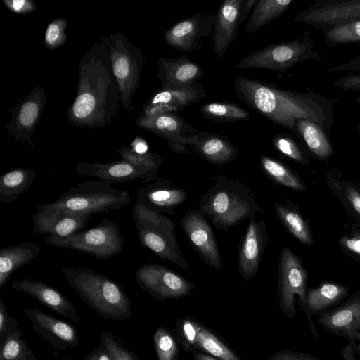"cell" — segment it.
Returning <instances> with one entry per match:
<instances>
[{
    "label": "cell",
    "instance_id": "cell-54",
    "mask_svg": "<svg viewBox=\"0 0 360 360\" xmlns=\"http://www.w3.org/2000/svg\"><path fill=\"white\" fill-rule=\"evenodd\" d=\"M257 1V0H242L240 8V25L249 18Z\"/></svg>",
    "mask_w": 360,
    "mask_h": 360
},
{
    "label": "cell",
    "instance_id": "cell-26",
    "mask_svg": "<svg viewBox=\"0 0 360 360\" xmlns=\"http://www.w3.org/2000/svg\"><path fill=\"white\" fill-rule=\"evenodd\" d=\"M41 248L32 242L5 246L0 250V289L17 269L30 264L39 255Z\"/></svg>",
    "mask_w": 360,
    "mask_h": 360
},
{
    "label": "cell",
    "instance_id": "cell-37",
    "mask_svg": "<svg viewBox=\"0 0 360 360\" xmlns=\"http://www.w3.org/2000/svg\"><path fill=\"white\" fill-rule=\"evenodd\" d=\"M321 32L326 48L360 43V20L340 24Z\"/></svg>",
    "mask_w": 360,
    "mask_h": 360
},
{
    "label": "cell",
    "instance_id": "cell-11",
    "mask_svg": "<svg viewBox=\"0 0 360 360\" xmlns=\"http://www.w3.org/2000/svg\"><path fill=\"white\" fill-rule=\"evenodd\" d=\"M135 278L142 290L158 300L179 299L190 295L195 283L162 265L146 263L135 272Z\"/></svg>",
    "mask_w": 360,
    "mask_h": 360
},
{
    "label": "cell",
    "instance_id": "cell-40",
    "mask_svg": "<svg viewBox=\"0 0 360 360\" xmlns=\"http://www.w3.org/2000/svg\"><path fill=\"white\" fill-rule=\"evenodd\" d=\"M22 336L20 329L0 344V360H39Z\"/></svg>",
    "mask_w": 360,
    "mask_h": 360
},
{
    "label": "cell",
    "instance_id": "cell-56",
    "mask_svg": "<svg viewBox=\"0 0 360 360\" xmlns=\"http://www.w3.org/2000/svg\"><path fill=\"white\" fill-rule=\"evenodd\" d=\"M194 360H219L215 357H213L210 355H207L205 354H202L200 352H195L193 355Z\"/></svg>",
    "mask_w": 360,
    "mask_h": 360
},
{
    "label": "cell",
    "instance_id": "cell-13",
    "mask_svg": "<svg viewBox=\"0 0 360 360\" xmlns=\"http://www.w3.org/2000/svg\"><path fill=\"white\" fill-rule=\"evenodd\" d=\"M181 226L193 250L209 266L221 269V258L212 228L200 211L189 210L181 217Z\"/></svg>",
    "mask_w": 360,
    "mask_h": 360
},
{
    "label": "cell",
    "instance_id": "cell-51",
    "mask_svg": "<svg viewBox=\"0 0 360 360\" xmlns=\"http://www.w3.org/2000/svg\"><path fill=\"white\" fill-rule=\"evenodd\" d=\"M271 360H318L304 354L283 350L274 353Z\"/></svg>",
    "mask_w": 360,
    "mask_h": 360
},
{
    "label": "cell",
    "instance_id": "cell-41",
    "mask_svg": "<svg viewBox=\"0 0 360 360\" xmlns=\"http://www.w3.org/2000/svg\"><path fill=\"white\" fill-rule=\"evenodd\" d=\"M203 327L200 323L186 316L176 320L173 334L178 345L190 352L195 348L197 338Z\"/></svg>",
    "mask_w": 360,
    "mask_h": 360
},
{
    "label": "cell",
    "instance_id": "cell-24",
    "mask_svg": "<svg viewBox=\"0 0 360 360\" xmlns=\"http://www.w3.org/2000/svg\"><path fill=\"white\" fill-rule=\"evenodd\" d=\"M158 66L157 76L163 88L191 85L205 75L202 68L187 56L160 58Z\"/></svg>",
    "mask_w": 360,
    "mask_h": 360
},
{
    "label": "cell",
    "instance_id": "cell-60",
    "mask_svg": "<svg viewBox=\"0 0 360 360\" xmlns=\"http://www.w3.org/2000/svg\"><path fill=\"white\" fill-rule=\"evenodd\" d=\"M358 349L360 351V345L358 346Z\"/></svg>",
    "mask_w": 360,
    "mask_h": 360
},
{
    "label": "cell",
    "instance_id": "cell-2",
    "mask_svg": "<svg viewBox=\"0 0 360 360\" xmlns=\"http://www.w3.org/2000/svg\"><path fill=\"white\" fill-rule=\"evenodd\" d=\"M238 98L271 122L295 134V124L304 119L319 125L329 137L334 120L333 103L320 94L300 92L244 77H236Z\"/></svg>",
    "mask_w": 360,
    "mask_h": 360
},
{
    "label": "cell",
    "instance_id": "cell-8",
    "mask_svg": "<svg viewBox=\"0 0 360 360\" xmlns=\"http://www.w3.org/2000/svg\"><path fill=\"white\" fill-rule=\"evenodd\" d=\"M47 244L91 255L107 260L123 251L124 238L115 221L103 219L98 225L66 237L48 236Z\"/></svg>",
    "mask_w": 360,
    "mask_h": 360
},
{
    "label": "cell",
    "instance_id": "cell-10",
    "mask_svg": "<svg viewBox=\"0 0 360 360\" xmlns=\"http://www.w3.org/2000/svg\"><path fill=\"white\" fill-rule=\"evenodd\" d=\"M308 274L298 255L288 248L281 252L278 266V295L281 311L288 318L296 315L295 296L307 303Z\"/></svg>",
    "mask_w": 360,
    "mask_h": 360
},
{
    "label": "cell",
    "instance_id": "cell-34",
    "mask_svg": "<svg viewBox=\"0 0 360 360\" xmlns=\"http://www.w3.org/2000/svg\"><path fill=\"white\" fill-rule=\"evenodd\" d=\"M293 3V0H257L245 27L253 34L282 15Z\"/></svg>",
    "mask_w": 360,
    "mask_h": 360
},
{
    "label": "cell",
    "instance_id": "cell-4",
    "mask_svg": "<svg viewBox=\"0 0 360 360\" xmlns=\"http://www.w3.org/2000/svg\"><path fill=\"white\" fill-rule=\"evenodd\" d=\"M61 271L68 285L101 316L115 321L131 318L130 299L118 283L86 267H63Z\"/></svg>",
    "mask_w": 360,
    "mask_h": 360
},
{
    "label": "cell",
    "instance_id": "cell-35",
    "mask_svg": "<svg viewBox=\"0 0 360 360\" xmlns=\"http://www.w3.org/2000/svg\"><path fill=\"white\" fill-rule=\"evenodd\" d=\"M347 293V288L339 283L324 281L307 292L306 307L319 311L338 302Z\"/></svg>",
    "mask_w": 360,
    "mask_h": 360
},
{
    "label": "cell",
    "instance_id": "cell-28",
    "mask_svg": "<svg viewBox=\"0 0 360 360\" xmlns=\"http://www.w3.org/2000/svg\"><path fill=\"white\" fill-rule=\"evenodd\" d=\"M319 322L328 330L349 338L356 337L360 330V300L324 314Z\"/></svg>",
    "mask_w": 360,
    "mask_h": 360
},
{
    "label": "cell",
    "instance_id": "cell-36",
    "mask_svg": "<svg viewBox=\"0 0 360 360\" xmlns=\"http://www.w3.org/2000/svg\"><path fill=\"white\" fill-rule=\"evenodd\" d=\"M202 115L207 119L218 122L248 120L250 114L238 105L226 102H212L200 108Z\"/></svg>",
    "mask_w": 360,
    "mask_h": 360
},
{
    "label": "cell",
    "instance_id": "cell-52",
    "mask_svg": "<svg viewBox=\"0 0 360 360\" xmlns=\"http://www.w3.org/2000/svg\"><path fill=\"white\" fill-rule=\"evenodd\" d=\"M328 71L330 73L344 71H352L360 73V56L344 63L331 67L328 69Z\"/></svg>",
    "mask_w": 360,
    "mask_h": 360
},
{
    "label": "cell",
    "instance_id": "cell-21",
    "mask_svg": "<svg viewBox=\"0 0 360 360\" xmlns=\"http://www.w3.org/2000/svg\"><path fill=\"white\" fill-rule=\"evenodd\" d=\"M11 287L33 297L55 313L79 324V317L75 305L58 289L32 278L14 280Z\"/></svg>",
    "mask_w": 360,
    "mask_h": 360
},
{
    "label": "cell",
    "instance_id": "cell-22",
    "mask_svg": "<svg viewBox=\"0 0 360 360\" xmlns=\"http://www.w3.org/2000/svg\"><path fill=\"white\" fill-rule=\"evenodd\" d=\"M136 193V202L150 210L169 215H172L175 209L184 204L188 197L184 189L172 186L168 180L162 178L146 184Z\"/></svg>",
    "mask_w": 360,
    "mask_h": 360
},
{
    "label": "cell",
    "instance_id": "cell-50",
    "mask_svg": "<svg viewBox=\"0 0 360 360\" xmlns=\"http://www.w3.org/2000/svg\"><path fill=\"white\" fill-rule=\"evenodd\" d=\"M4 4L11 11L25 14L34 11L36 8L35 2L30 0H4Z\"/></svg>",
    "mask_w": 360,
    "mask_h": 360
},
{
    "label": "cell",
    "instance_id": "cell-27",
    "mask_svg": "<svg viewBox=\"0 0 360 360\" xmlns=\"http://www.w3.org/2000/svg\"><path fill=\"white\" fill-rule=\"evenodd\" d=\"M295 135L314 158L326 160L333 155L334 150L329 137L314 122L298 120L295 124Z\"/></svg>",
    "mask_w": 360,
    "mask_h": 360
},
{
    "label": "cell",
    "instance_id": "cell-59",
    "mask_svg": "<svg viewBox=\"0 0 360 360\" xmlns=\"http://www.w3.org/2000/svg\"><path fill=\"white\" fill-rule=\"evenodd\" d=\"M60 360H72V359H60Z\"/></svg>",
    "mask_w": 360,
    "mask_h": 360
},
{
    "label": "cell",
    "instance_id": "cell-43",
    "mask_svg": "<svg viewBox=\"0 0 360 360\" xmlns=\"http://www.w3.org/2000/svg\"><path fill=\"white\" fill-rule=\"evenodd\" d=\"M116 152L120 155L121 160L147 167L156 172L162 161L161 157L155 153L148 152L145 154H139L134 152L130 146L116 148Z\"/></svg>",
    "mask_w": 360,
    "mask_h": 360
},
{
    "label": "cell",
    "instance_id": "cell-58",
    "mask_svg": "<svg viewBox=\"0 0 360 360\" xmlns=\"http://www.w3.org/2000/svg\"><path fill=\"white\" fill-rule=\"evenodd\" d=\"M355 338H356L357 339H360V331H359Z\"/></svg>",
    "mask_w": 360,
    "mask_h": 360
},
{
    "label": "cell",
    "instance_id": "cell-44",
    "mask_svg": "<svg viewBox=\"0 0 360 360\" xmlns=\"http://www.w3.org/2000/svg\"><path fill=\"white\" fill-rule=\"evenodd\" d=\"M101 342L106 347L113 360H141L136 353L127 348L122 340L112 333L103 332Z\"/></svg>",
    "mask_w": 360,
    "mask_h": 360
},
{
    "label": "cell",
    "instance_id": "cell-31",
    "mask_svg": "<svg viewBox=\"0 0 360 360\" xmlns=\"http://www.w3.org/2000/svg\"><path fill=\"white\" fill-rule=\"evenodd\" d=\"M326 182L346 212L360 224V188L342 179L333 170L326 173Z\"/></svg>",
    "mask_w": 360,
    "mask_h": 360
},
{
    "label": "cell",
    "instance_id": "cell-20",
    "mask_svg": "<svg viewBox=\"0 0 360 360\" xmlns=\"http://www.w3.org/2000/svg\"><path fill=\"white\" fill-rule=\"evenodd\" d=\"M23 311L34 331L55 349L63 352L79 345L77 331L71 323L51 316L37 308H25Z\"/></svg>",
    "mask_w": 360,
    "mask_h": 360
},
{
    "label": "cell",
    "instance_id": "cell-30",
    "mask_svg": "<svg viewBox=\"0 0 360 360\" xmlns=\"http://www.w3.org/2000/svg\"><path fill=\"white\" fill-rule=\"evenodd\" d=\"M207 96V93L200 83L191 85L162 88L156 91L146 103L153 105L165 103L184 109L192 103H198Z\"/></svg>",
    "mask_w": 360,
    "mask_h": 360
},
{
    "label": "cell",
    "instance_id": "cell-1",
    "mask_svg": "<svg viewBox=\"0 0 360 360\" xmlns=\"http://www.w3.org/2000/svg\"><path fill=\"white\" fill-rule=\"evenodd\" d=\"M109 44V37L94 43L79 63L76 96L67 109L68 120L76 127H103L119 115L121 98L112 69Z\"/></svg>",
    "mask_w": 360,
    "mask_h": 360
},
{
    "label": "cell",
    "instance_id": "cell-53",
    "mask_svg": "<svg viewBox=\"0 0 360 360\" xmlns=\"http://www.w3.org/2000/svg\"><path fill=\"white\" fill-rule=\"evenodd\" d=\"M82 360H113L106 347L100 342L99 346L84 356Z\"/></svg>",
    "mask_w": 360,
    "mask_h": 360
},
{
    "label": "cell",
    "instance_id": "cell-6",
    "mask_svg": "<svg viewBox=\"0 0 360 360\" xmlns=\"http://www.w3.org/2000/svg\"><path fill=\"white\" fill-rule=\"evenodd\" d=\"M109 181L89 180L62 192L51 203L70 212L88 215L117 210L131 202L129 193Z\"/></svg>",
    "mask_w": 360,
    "mask_h": 360
},
{
    "label": "cell",
    "instance_id": "cell-39",
    "mask_svg": "<svg viewBox=\"0 0 360 360\" xmlns=\"http://www.w3.org/2000/svg\"><path fill=\"white\" fill-rule=\"evenodd\" d=\"M195 348L219 360H242L212 330L205 326L197 338Z\"/></svg>",
    "mask_w": 360,
    "mask_h": 360
},
{
    "label": "cell",
    "instance_id": "cell-49",
    "mask_svg": "<svg viewBox=\"0 0 360 360\" xmlns=\"http://www.w3.org/2000/svg\"><path fill=\"white\" fill-rule=\"evenodd\" d=\"M182 109L169 104L158 103V104H146L143 105V111L140 114L141 116L153 117L165 113L175 112L181 110Z\"/></svg>",
    "mask_w": 360,
    "mask_h": 360
},
{
    "label": "cell",
    "instance_id": "cell-17",
    "mask_svg": "<svg viewBox=\"0 0 360 360\" xmlns=\"http://www.w3.org/2000/svg\"><path fill=\"white\" fill-rule=\"evenodd\" d=\"M44 90L39 86L31 90L29 94L11 110L12 117L7 126L8 133L16 140L35 148L31 136L40 119L45 106Z\"/></svg>",
    "mask_w": 360,
    "mask_h": 360
},
{
    "label": "cell",
    "instance_id": "cell-23",
    "mask_svg": "<svg viewBox=\"0 0 360 360\" xmlns=\"http://www.w3.org/2000/svg\"><path fill=\"white\" fill-rule=\"evenodd\" d=\"M188 146L206 161L214 165L229 163L238 155V148L227 136L207 131L191 134Z\"/></svg>",
    "mask_w": 360,
    "mask_h": 360
},
{
    "label": "cell",
    "instance_id": "cell-46",
    "mask_svg": "<svg viewBox=\"0 0 360 360\" xmlns=\"http://www.w3.org/2000/svg\"><path fill=\"white\" fill-rule=\"evenodd\" d=\"M68 22L63 18H56L47 26L44 34L45 45L50 49L62 46L67 40L65 30Z\"/></svg>",
    "mask_w": 360,
    "mask_h": 360
},
{
    "label": "cell",
    "instance_id": "cell-16",
    "mask_svg": "<svg viewBox=\"0 0 360 360\" xmlns=\"http://www.w3.org/2000/svg\"><path fill=\"white\" fill-rule=\"evenodd\" d=\"M136 122L139 127L165 139L171 150L179 154H190L188 138L198 131L176 112L153 117L140 115Z\"/></svg>",
    "mask_w": 360,
    "mask_h": 360
},
{
    "label": "cell",
    "instance_id": "cell-61",
    "mask_svg": "<svg viewBox=\"0 0 360 360\" xmlns=\"http://www.w3.org/2000/svg\"><path fill=\"white\" fill-rule=\"evenodd\" d=\"M174 360H179V359H174Z\"/></svg>",
    "mask_w": 360,
    "mask_h": 360
},
{
    "label": "cell",
    "instance_id": "cell-5",
    "mask_svg": "<svg viewBox=\"0 0 360 360\" xmlns=\"http://www.w3.org/2000/svg\"><path fill=\"white\" fill-rule=\"evenodd\" d=\"M132 217L142 247L150 250L161 259L188 270V264L181 251L174 232V224L169 218L137 202L132 207Z\"/></svg>",
    "mask_w": 360,
    "mask_h": 360
},
{
    "label": "cell",
    "instance_id": "cell-57",
    "mask_svg": "<svg viewBox=\"0 0 360 360\" xmlns=\"http://www.w3.org/2000/svg\"><path fill=\"white\" fill-rule=\"evenodd\" d=\"M357 130H358V131H359V133L360 134V122L357 125Z\"/></svg>",
    "mask_w": 360,
    "mask_h": 360
},
{
    "label": "cell",
    "instance_id": "cell-48",
    "mask_svg": "<svg viewBox=\"0 0 360 360\" xmlns=\"http://www.w3.org/2000/svg\"><path fill=\"white\" fill-rule=\"evenodd\" d=\"M334 86L347 91H355L360 94V73H355L338 78L334 82ZM360 103V96L356 98Z\"/></svg>",
    "mask_w": 360,
    "mask_h": 360
},
{
    "label": "cell",
    "instance_id": "cell-3",
    "mask_svg": "<svg viewBox=\"0 0 360 360\" xmlns=\"http://www.w3.org/2000/svg\"><path fill=\"white\" fill-rule=\"evenodd\" d=\"M198 207L218 230L229 229L263 212L249 187L223 174L214 176L213 186L200 196Z\"/></svg>",
    "mask_w": 360,
    "mask_h": 360
},
{
    "label": "cell",
    "instance_id": "cell-7",
    "mask_svg": "<svg viewBox=\"0 0 360 360\" xmlns=\"http://www.w3.org/2000/svg\"><path fill=\"white\" fill-rule=\"evenodd\" d=\"M314 48L310 32L306 31L300 39L283 41L252 51L241 59L236 68L285 72L309 60H321L322 58Z\"/></svg>",
    "mask_w": 360,
    "mask_h": 360
},
{
    "label": "cell",
    "instance_id": "cell-14",
    "mask_svg": "<svg viewBox=\"0 0 360 360\" xmlns=\"http://www.w3.org/2000/svg\"><path fill=\"white\" fill-rule=\"evenodd\" d=\"M216 15L195 13L179 20L164 34L165 41L172 48L184 52L200 49L202 41L213 32Z\"/></svg>",
    "mask_w": 360,
    "mask_h": 360
},
{
    "label": "cell",
    "instance_id": "cell-38",
    "mask_svg": "<svg viewBox=\"0 0 360 360\" xmlns=\"http://www.w3.org/2000/svg\"><path fill=\"white\" fill-rule=\"evenodd\" d=\"M272 143L275 149L284 157L304 166L310 165L307 149L292 135L276 134L272 137Z\"/></svg>",
    "mask_w": 360,
    "mask_h": 360
},
{
    "label": "cell",
    "instance_id": "cell-9",
    "mask_svg": "<svg viewBox=\"0 0 360 360\" xmlns=\"http://www.w3.org/2000/svg\"><path fill=\"white\" fill-rule=\"evenodd\" d=\"M109 39L111 65L121 103L124 108L131 109L132 97L141 86V73L146 58L124 34H111Z\"/></svg>",
    "mask_w": 360,
    "mask_h": 360
},
{
    "label": "cell",
    "instance_id": "cell-19",
    "mask_svg": "<svg viewBox=\"0 0 360 360\" xmlns=\"http://www.w3.org/2000/svg\"><path fill=\"white\" fill-rule=\"evenodd\" d=\"M76 172L80 175L97 177L112 184L135 179H141L142 183L147 184L161 179L158 172L152 169L121 159L108 163L79 162L77 165Z\"/></svg>",
    "mask_w": 360,
    "mask_h": 360
},
{
    "label": "cell",
    "instance_id": "cell-42",
    "mask_svg": "<svg viewBox=\"0 0 360 360\" xmlns=\"http://www.w3.org/2000/svg\"><path fill=\"white\" fill-rule=\"evenodd\" d=\"M158 360H174L179 354L178 343L174 334L165 327H160L153 336Z\"/></svg>",
    "mask_w": 360,
    "mask_h": 360
},
{
    "label": "cell",
    "instance_id": "cell-15",
    "mask_svg": "<svg viewBox=\"0 0 360 360\" xmlns=\"http://www.w3.org/2000/svg\"><path fill=\"white\" fill-rule=\"evenodd\" d=\"M89 216L70 212L51 202L39 205L32 216L33 231L37 234L66 237L85 229Z\"/></svg>",
    "mask_w": 360,
    "mask_h": 360
},
{
    "label": "cell",
    "instance_id": "cell-32",
    "mask_svg": "<svg viewBox=\"0 0 360 360\" xmlns=\"http://www.w3.org/2000/svg\"><path fill=\"white\" fill-rule=\"evenodd\" d=\"M37 172L30 168H15L0 176V200L10 203L28 191L34 183Z\"/></svg>",
    "mask_w": 360,
    "mask_h": 360
},
{
    "label": "cell",
    "instance_id": "cell-47",
    "mask_svg": "<svg viewBox=\"0 0 360 360\" xmlns=\"http://www.w3.org/2000/svg\"><path fill=\"white\" fill-rule=\"evenodd\" d=\"M20 330L16 318L9 315L6 306L0 297V344L10 335Z\"/></svg>",
    "mask_w": 360,
    "mask_h": 360
},
{
    "label": "cell",
    "instance_id": "cell-55",
    "mask_svg": "<svg viewBox=\"0 0 360 360\" xmlns=\"http://www.w3.org/2000/svg\"><path fill=\"white\" fill-rule=\"evenodd\" d=\"M132 150L139 154H145L148 153V145L141 137L137 136L131 143L130 146Z\"/></svg>",
    "mask_w": 360,
    "mask_h": 360
},
{
    "label": "cell",
    "instance_id": "cell-18",
    "mask_svg": "<svg viewBox=\"0 0 360 360\" xmlns=\"http://www.w3.org/2000/svg\"><path fill=\"white\" fill-rule=\"evenodd\" d=\"M249 218L248 229L242 239L238 255V269L245 281L252 280L258 272L264 249L269 242L264 219Z\"/></svg>",
    "mask_w": 360,
    "mask_h": 360
},
{
    "label": "cell",
    "instance_id": "cell-29",
    "mask_svg": "<svg viewBox=\"0 0 360 360\" xmlns=\"http://www.w3.org/2000/svg\"><path fill=\"white\" fill-rule=\"evenodd\" d=\"M274 207L283 225L301 244L305 246L314 244L309 221L302 217L296 205L288 200L274 203Z\"/></svg>",
    "mask_w": 360,
    "mask_h": 360
},
{
    "label": "cell",
    "instance_id": "cell-33",
    "mask_svg": "<svg viewBox=\"0 0 360 360\" xmlns=\"http://www.w3.org/2000/svg\"><path fill=\"white\" fill-rule=\"evenodd\" d=\"M260 166L264 174L274 184L296 191H305L306 185L300 176L280 160L264 155L260 156Z\"/></svg>",
    "mask_w": 360,
    "mask_h": 360
},
{
    "label": "cell",
    "instance_id": "cell-25",
    "mask_svg": "<svg viewBox=\"0 0 360 360\" xmlns=\"http://www.w3.org/2000/svg\"><path fill=\"white\" fill-rule=\"evenodd\" d=\"M242 0L223 1L216 15V21L212 34L214 50L220 58L235 41L240 25V8Z\"/></svg>",
    "mask_w": 360,
    "mask_h": 360
},
{
    "label": "cell",
    "instance_id": "cell-12",
    "mask_svg": "<svg viewBox=\"0 0 360 360\" xmlns=\"http://www.w3.org/2000/svg\"><path fill=\"white\" fill-rule=\"evenodd\" d=\"M357 20H360V0L316 1L294 19L320 31Z\"/></svg>",
    "mask_w": 360,
    "mask_h": 360
},
{
    "label": "cell",
    "instance_id": "cell-45",
    "mask_svg": "<svg viewBox=\"0 0 360 360\" xmlns=\"http://www.w3.org/2000/svg\"><path fill=\"white\" fill-rule=\"evenodd\" d=\"M338 244L345 254L360 262V224H351L349 232L342 234Z\"/></svg>",
    "mask_w": 360,
    "mask_h": 360
}]
</instances>
